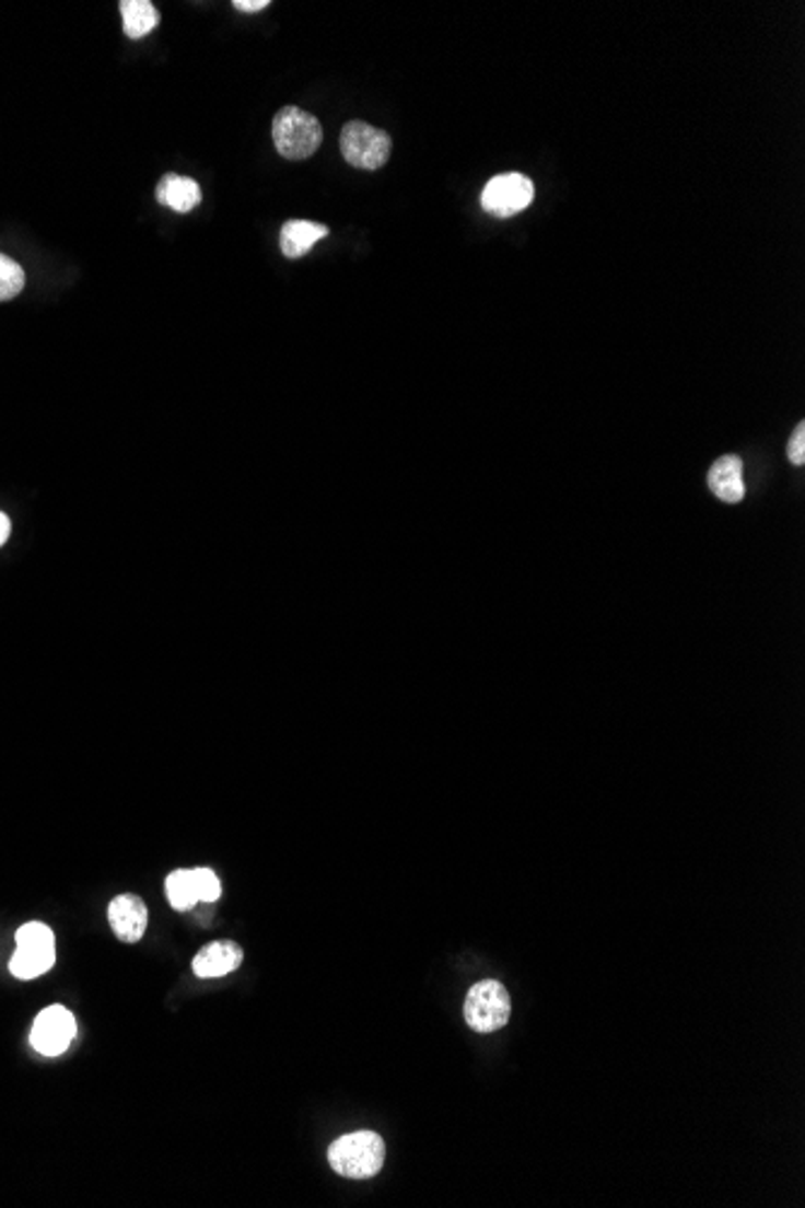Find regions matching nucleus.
<instances>
[{"mask_svg":"<svg viewBox=\"0 0 805 1208\" xmlns=\"http://www.w3.org/2000/svg\"><path fill=\"white\" fill-rule=\"evenodd\" d=\"M386 1146L374 1131H352L340 1136L328 1148V1163L338 1175L350 1180H370L384 1168Z\"/></svg>","mask_w":805,"mask_h":1208,"instance_id":"nucleus-1","label":"nucleus"},{"mask_svg":"<svg viewBox=\"0 0 805 1208\" xmlns=\"http://www.w3.org/2000/svg\"><path fill=\"white\" fill-rule=\"evenodd\" d=\"M273 143L280 155L290 162L312 158L324 143L322 121L300 106H282L273 118Z\"/></svg>","mask_w":805,"mask_h":1208,"instance_id":"nucleus-2","label":"nucleus"},{"mask_svg":"<svg viewBox=\"0 0 805 1208\" xmlns=\"http://www.w3.org/2000/svg\"><path fill=\"white\" fill-rule=\"evenodd\" d=\"M390 136L366 121H350L342 126L340 152L350 167L358 170H382L390 158Z\"/></svg>","mask_w":805,"mask_h":1208,"instance_id":"nucleus-3","label":"nucleus"},{"mask_svg":"<svg viewBox=\"0 0 805 1208\" xmlns=\"http://www.w3.org/2000/svg\"><path fill=\"white\" fill-rule=\"evenodd\" d=\"M509 1015H512V999L502 982L485 979L470 987L464 1003V1018L476 1033L502 1030L509 1023Z\"/></svg>","mask_w":805,"mask_h":1208,"instance_id":"nucleus-4","label":"nucleus"},{"mask_svg":"<svg viewBox=\"0 0 805 1208\" xmlns=\"http://www.w3.org/2000/svg\"><path fill=\"white\" fill-rule=\"evenodd\" d=\"M56 963L54 931L42 921H30L18 931V951L10 961V973L18 979H34L49 973Z\"/></svg>","mask_w":805,"mask_h":1208,"instance_id":"nucleus-5","label":"nucleus"},{"mask_svg":"<svg viewBox=\"0 0 805 1208\" xmlns=\"http://www.w3.org/2000/svg\"><path fill=\"white\" fill-rule=\"evenodd\" d=\"M533 196H536V188H533V182L528 176L509 172V174L492 176L488 186L482 188L480 206L488 216L504 220V218L518 216L521 210H526L533 204Z\"/></svg>","mask_w":805,"mask_h":1208,"instance_id":"nucleus-6","label":"nucleus"},{"mask_svg":"<svg viewBox=\"0 0 805 1208\" xmlns=\"http://www.w3.org/2000/svg\"><path fill=\"white\" fill-rule=\"evenodd\" d=\"M75 1037V1018L63 1006H49L34 1021L30 1042L44 1057H58Z\"/></svg>","mask_w":805,"mask_h":1208,"instance_id":"nucleus-7","label":"nucleus"},{"mask_svg":"<svg viewBox=\"0 0 805 1208\" xmlns=\"http://www.w3.org/2000/svg\"><path fill=\"white\" fill-rule=\"evenodd\" d=\"M109 924L118 941L138 943L148 929V907L138 895H118L109 903Z\"/></svg>","mask_w":805,"mask_h":1208,"instance_id":"nucleus-8","label":"nucleus"},{"mask_svg":"<svg viewBox=\"0 0 805 1208\" xmlns=\"http://www.w3.org/2000/svg\"><path fill=\"white\" fill-rule=\"evenodd\" d=\"M242 961H244V951L240 943L212 941L198 951L191 967L200 979H212V977H224L234 973V969L242 965Z\"/></svg>","mask_w":805,"mask_h":1208,"instance_id":"nucleus-9","label":"nucleus"},{"mask_svg":"<svg viewBox=\"0 0 805 1208\" xmlns=\"http://www.w3.org/2000/svg\"><path fill=\"white\" fill-rule=\"evenodd\" d=\"M709 490H712L719 500L728 504H736L745 497V483H743V461L738 456H721L716 464L709 468Z\"/></svg>","mask_w":805,"mask_h":1208,"instance_id":"nucleus-10","label":"nucleus"},{"mask_svg":"<svg viewBox=\"0 0 805 1208\" xmlns=\"http://www.w3.org/2000/svg\"><path fill=\"white\" fill-rule=\"evenodd\" d=\"M328 228L312 220H288L280 230V248L288 258H300L310 254L318 242L326 240Z\"/></svg>","mask_w":805,"mask_h":1208,"instance_id":"nucleus-11","label":"nucleus"},{"mask_svg":"<svg viewBox=\"0 0 805 1208\" xmlns=\"http://www.w3.org/2000/svg\"><path fill=\"white\" fill-rule=\"evenodd\" d=\"M155 196L158 204L172 208L174 212H191L194 208H198L200 198H203L198 182H194L191 176L179 174H164L158 184Z\"/></svg>","mask_w":805,"mask_h":1208,"instance_id":"nucleus-12","label":"nucleus"},{"mask_svg":"<svg viewBox=\"0 0 805 1208\" xmlns=\"http://www.w3.org/2000/svg\"><path fill=\"white\" fill-rule=\"evenodd\" d=\"M128 39H143L160 25V10L150 0H121L118 3Z\"/></svg>","mask_w":805,"mask_h":1208,"instance_id":"nucleus-13","label":"nucleus"},{"mask_svg":"<svg viewBox=\"0 0 805 1208\" xmlns=\"http://www.w3.org/2000/svg\"><path fill=\"white\" fill-rule=\"evenodd\" d=\"M164 887H167V899H170V905L174 909L188 911V909H194L200 903L198 893H196V883H194V871L182 869V871L170 873Z\"/></svg>","mask_w":805,"mask_h":1208,"instance_id":"nucleus-14","label":"nucleus"},{"mask_svg":"<svg viewBox=\"0 0 805 1208\" xmlns=\"http://www.w3.org/2000/svg\"><path fill=\"white\" fill-rule=\"evenodd\" d=\"M25 270L15 258L0 254V302L18 298L25 290Z\"/></svg>","mask_w":805,"mask_h":1208,"instance_id":"nucleus-15","label":"nucleus"},{"mask_svg":"<svg viewBox=\"0 0 805 1208\" xmlns=\"http://www.w3.org/2000/svg\"><path fill=\"white\" fill-rule=\"evenodd\" d=\"M194 883H196V893L200 903H215L222 893L220 879L215 875V871L210 869H194Z\"/></svg>","mask_w":805,"mask_h":1208,"instance_id":"nucleus-16","label":"nucleus"},{"mask_svg":"<svg viewBox=\"0 0 805 1208\" xmlns=\"http://www.w3.org/2000/svg\"><path fill=\"white\" fill-rule=\"evenodd\" d=\"M789 461L796 466L805 464V425L801 422L789 442Z\"/></svg>","mask_w":805,"mask_h":1208,"instance_id":"nucleus-17","label":"nucleus"},{"mask_svg":"<svg viewBox=\"0 0 805 1208\" xmlns=\"http://www.w3.org/2000/svg\"><path fill=\"white\" fill-rule=\"evenodd\" d=\"M268 5H270L268 0H234L232 3V8L242 10V13H258V10H264Z\"/></svg>","mask_w":805,"mask_h":1208,"instance_id":"nucleus-18","label":"nucleus"},{"mask_svg":"<svg viewBox=\"0 0 805 1208\" xmlns=\"http://www.w3.org/2000/svg\"><path fill=\"white\" fill-rule=\"evenodd\" d=\"M8 536H10V519L0 512V546L8 541Z\"/></svg>","mask_w":805,"mask_h":1208,"instance_id":"nucleus-19","label":"nucleus"}]
</instances>
